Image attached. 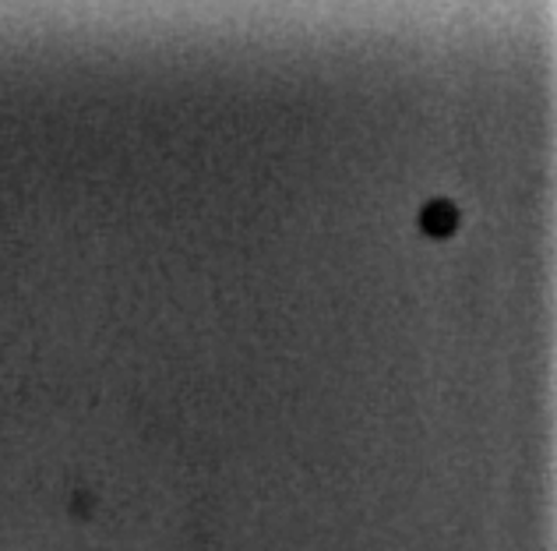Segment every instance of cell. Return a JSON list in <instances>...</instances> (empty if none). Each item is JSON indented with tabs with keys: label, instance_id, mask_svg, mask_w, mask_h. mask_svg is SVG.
I'll return each instance as SVG.
<instances>
[{
	"label": "cell",
	"instance_id": "cell-1",
	"mask_svg": "<svg viewBox=\"0 0 557 551\" xmlns=\"http://www.w3.org/2000/svg\"><path fill=\"white\" fill-rule=\"evenodd\" d=\"M420 226L428 230L431 237H448V234H456V226H459V209L451 206V201H431V206L423 209V216H420Z\"/></svg>",
	"mask_w": 557,
	"mask_h": 551
}]
</instances>
